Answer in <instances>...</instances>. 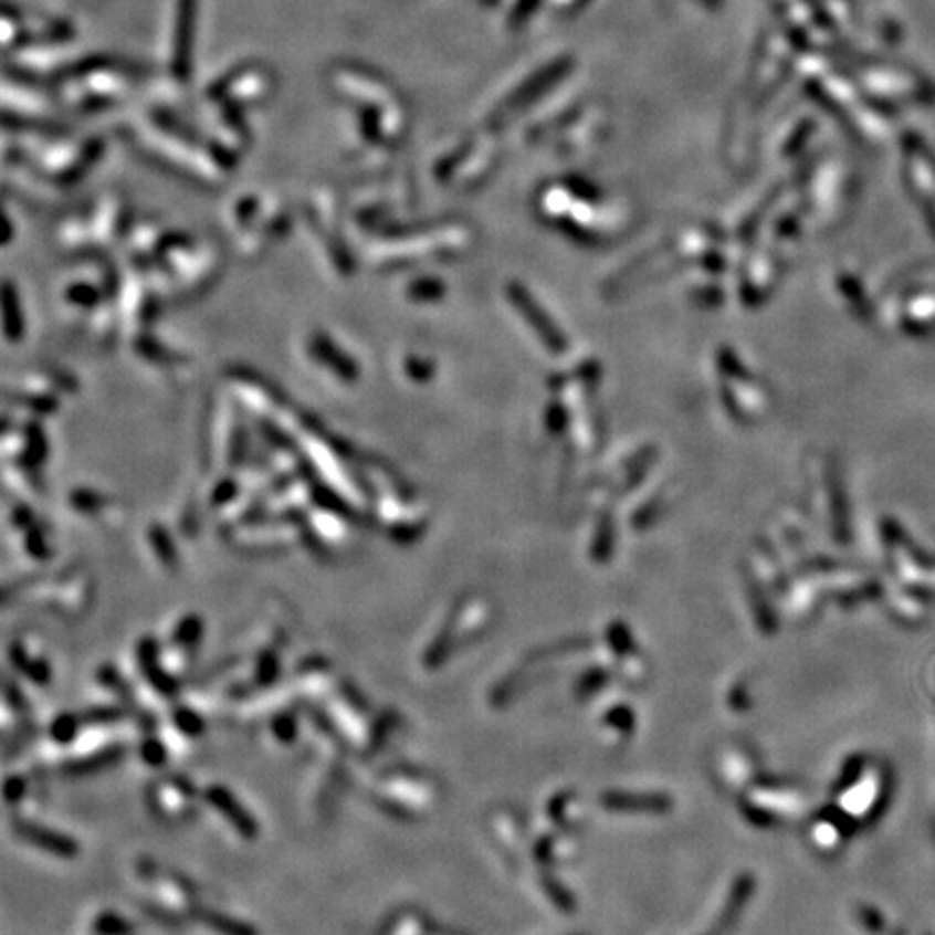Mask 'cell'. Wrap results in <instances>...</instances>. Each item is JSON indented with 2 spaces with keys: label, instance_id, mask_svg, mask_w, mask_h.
Segmentation results:
<instances>
[{
  "label": "cell",
  "instance_id": "cell-1",
  "mask_svg": "<svg viewBox=\"0 0 935 935\" xmlns=\"http://www.w3.org/2000/svg\"><path fill=\"white\" fill-rule=\"evenodd\" d=\"M372 801L395 819H412L429 803V786L412 771L392 769L372 788Z\"/></svg>",
  "mask_w": 935,
  "mask_h": 935
},
{
  "label": "cell",
  "instance_id": "cell-2",
  "mask_svg": "<svg viewBox=\"0 0 935 935\" xmlns=\"http://www.w3.org/2000/svg\"><path fill=\"white\" fill-rule=\"evenodd\" d=\"M141 878L150 883V903H153V914L162 916L169 923L176 921H185L189 918L193 912H198V901H196V887L191 885L189 880H185L178 873H160L155 864H150V869H139Z\"/></svg>",
  "mask_w": 935,
  "mask_h": 935
},
{
  "label": "cell",
  "instance_id": "cell-3",
  "mask_svg": "<svg viewBox=\"0 0 935 935\" xmlns=\"http://www.w3.org/2000/svg\"><path fill=\"white\" fill-rule=\"evenodd\" d=\"M148 801L158 817L167 821H185L193 812L196 790L189 779L180 776L162 778L150 786Z\"/></svg>",
  "mask_w": 935,
  "mask_h": 935
},
{
  "label": "cell",
  "instance_id": "cell-4",
  "mask_svg": "<svg viewBox=\"0 0 935 935\" xmlns=\"http://www.w3.org/2000/svg\"><path fill=\"white\" fill-rule=\"evenodd\" d=\"M130 81L115 70H94V72H85L72 81L65 83V98L67 101H78V103H103V101H111V98H119L128 92Z\"/></svg>",
  "mask_w": 935,
  "mask_h": 935
},
{
  "label": "cell",
  "instance_id": "cell-5",
  "mask_svg": "<svg viewBox=\"0 0 935 935\" xmlns=\"http://www.w3.org/2000/svg\"><path fill=\"white\" fill-rule=\"evenodd\" d=\"M208 803L232 826V830L237 831L243 840H256L260 836L259 821L252 817V812L237 799V795L221 786V784H210L204 790Z\"/></svg>",
  "mask_w": 935,
  "mask_h": 935
},
{
  "label": "cell",
  "instance_id": "cell-6",
  "mask_svg": "<svg viewBox=\"0 0 935 935\" xmlns=\"http://www.w3.org/2000/svg\"><path fill=\"white\" fill-rule=\"evenodd\" d=\"M13 828L24 842L38 847L44 853H51L54 858L74 860L81 853V844L76 842V838H72L63 831L52 830L49 826H42L38 821L20 817V819H15Z\"/></svg>",
  "mask_w": 935,
  "mask_h": 935
},
{
  "label": "cell",
  "instance_id": "cell-7",
  "mask_svg": "<svg viewBox=\"0 0 935 935\" xmlns=\"http://www.w3.org/2000/svg\"><path fill=\"white\" fill-rule=\"evenodd\" d=\"M137 663L150 686L160 697H171L178 691V677L169 674L160 661V645L155 639L146 637L137 643Z\"/></svg>",
  "mask_w": 935,
  "mask_h": 935
},
{
  "label": "cell",
  "instance_id": "cell-8",
  "mask_svg": "<svg viewBox=\"0 0 935 935\" xmlns=\"http://www.w3.org/2000/svg\"><path fill=\"white\" fill-rule=\"evenodd\" d=\"M9 659L20 674L27 675L35 684H49L52 680L51 663L38 652L33 641L15 639L9 648Z\"/></svg>",
  "mask_w": 935,
  "mask_h": 935
},
{
  "label": "cell",
  "instance_id": "cell-9",
  "mask_svg": "<svg viewBox=\"0 0 935 935\" xmlns=\"http://www.w3.org/2000/svg\"><path fill=\"white\" fill-rule=\"evenodd\" d=\"M122 754H124V747H119L117 743H111V745H106V747L98 749V752L74 756L72 760H67L65 769H67V774H74V776L94 774V771H101V769H106V767L115 765L122 758Z\"/></svg>",
  "mask_w": 935,
  "mask_h": 935
},
{
  "label": "cell",
  "instance_id": "cell-10",
  "mask_svg": "<svg viewBox=\"0 0 935 935\" xmlns=\"http://www.w3.org/2000/svg\"><path fill=\"white\" fill-rule=\"evenodd\" d=\"M223 87L228 90V96H232V98L237 96V98H243V101H256V98H262L264 92H269L271 76L254 67V70L243 72V74H234L228 81V85L223 83Z\"/></svg>",
  "mask_w": 935,
  "mask_h": 935
},
{
  "label": "cell",
  "instance_id": "cell-11",
  "mask_svg": "<svg viewBox=\"0 0 935 935\" xmlns=\"http://www.w3.org/2000/svg\"><path fill=\"white\" fill-rule=\"evenodd\" d=\"M196 916H198V921L202 925H207L208 929L214 932L217 935H259V929L252 923L241 921V918H237L232 914L212 910V907L198 910Z\"/></svg>",
  "mask_w": 935,
  "mask_h": 935
},
{
  "label": "cell",
  "instance_id": "cell-12",
  "mask_svg": "<svg viewBox=\"0 0 935 935\" xmlns=\"http://www.w3.org/2000/svg\"><path fill=\"white\" fill-rule=\"evenodd\" d=\"M295 689L308 697H323L329 691V665L325 661H308L297 672Z\"/></svg>",
  "mask_w": 935,
  "mask_h": 935
},
{
  "label": "cell",
  "instance_id": "cell-13",
  "mask_svg": "<svg viewBox=\"0 0 935 935\" xmlns=\"http://www.w3.org/2000/svg\"><path fill=\"white\" fill-rule=\"evenodd\" d=\"M280 675V652L275 648L260 650L259 656L254 659L250 668V682L256 689H269Z\"/></svg>",
  "mask_w": 935,
  "mask_h": 935
},
{
  "label": "cell",
  "instance_id": "cell-14",
  "mask_svg": "<svg viewBox=\"0 0 935 935\" xmlns=\"http://www.w3.org/2000/svg\"><path fill=\"white\" fill-rule=\"evenodd\" d=\"M83 719L74 713H61L51 724V738L54 745H70L81 736Z\"/></svg>",
  "mask_w": 935,
  "mask_h": 935
},
{
  "label": "cell",
  "instance_id": "cell-15",
  "mask_svg": "<svg viewBox=\"0 0 935 935\" xmlns=\"http://www.w3.org/2000/svg\"><path fill=\"white\" fill-rule=\"evenodd\" d=\"M202 630H204L202 628V620L196 618V616H189V618H185L182 622L178 623V628H176V632L171 637V643L178 645V648H182V650H187L189 654H193L196 648L200 645Z\"/></svg>",
  "mask_w": 935,
  "mask_h": 935
},
{
  "label": "cell",
  "instance_id": "cell-16",
  "mask_svg": "<svg viewBox=\"0 0 935 935\" xmlns=\"http://www.w3.org/2000/svg\"><path fill=\"white\" fill-rule=\"evenodd\" d=\"M171 722L180 734L191 736V738L204 734V729H207L204 717L193 706H176L174 713H171Z\"/></svg>",
  "mask_w": 935,
  "mask_h": 935
},
{
  "label": "cell",
  "instance_id": "cell-17",
  "mask_svg": "<svg viewBox=\"0 0 935 935\" xmlns=\"http://www.w3.org/2000/svg\"><path fill=\"white\" fill-rule=\"evenodd\" d=\"M271 734H273L280 743L291 745V743L297 738V734H300V722H297V715H295L293 711H288V708H282V711L273 713V715H271Z\"/></svg>",
  "mask_w": 935,
  "mask_h": 935
},
{
  "label": "cell",
  "instance_id": "cell-18",
  "mask_svg": "<svg viewBox=\"0 0 935 935\" xmlns=\"http://www.w3.org/2000/svg\"><path fill=\"white\" fill-rule=\"evenodd\" d=\"M94 932L98 935H133V925L115 912H101L94 921Z\"/></svg>",
  "mask_w": 935,
  "mask_h": 935
},
{
  "label": "cell",
  "instance_id": "cell-19",
  "mask_svg": "<svg viewBox=\"0 0 935 935\" xmlns=\"http://www.w3.org/2000/svg\"><path fill=\"white\" fill-rule=\"evenodd\" d=\"M139 754H141V758H144V763H146V765H150V767H160V765L167 760L169 749H167V745H165V740H162V738L148 736V738H144V740H141Z\"/></svg>",
  "mask_w": 935,
  "mask_h": 935
},
{
  "label": "cell",
  "instance_id": "cell-20",
  "mask_svg": "<svg viewBox=\"0 0 935 935\" xmlns=\"http://www.w3.org/2000/svg\"><path fill=\"white\" fill-rule=\"evenodd\" d=\"M24 792H27V779L20 778V776H11V778L4 781V797H7V801H20L22 797H24Z\"/></svg>",
  "mask_w": 935,
  "mask_h": 935
}]
</instances>
